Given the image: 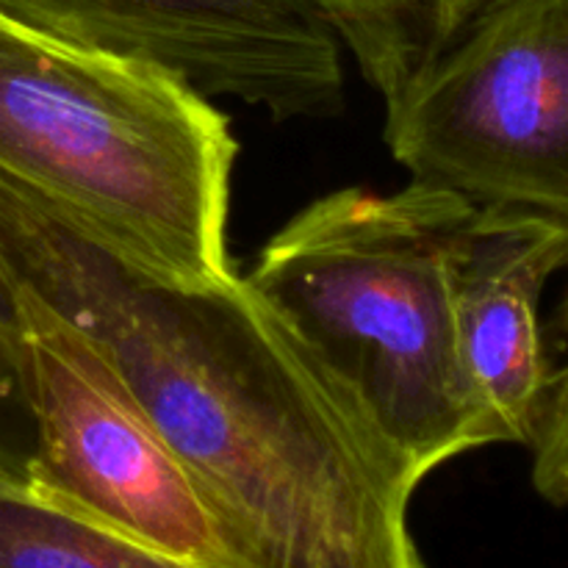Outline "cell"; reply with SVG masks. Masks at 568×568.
Instances as JSON below:
<instances>
[{
	"label": "cell",
	"instance_id": "1",
	"mask_svg": "<svg viewBox=\"0 0 568 568\" xmlns=\"http://www.w3.org/2000/svg\"><path fill=\"white\" fill-rule=\"evenodd\" d=\"M0 270L109 358L239 568H425L422 477L233 266L161 275L0 172Z\"/></svg>",
	"mask_w": 568,
	"mask_h": 568
},
{
	"label": "cell",
	"instance_id": "2",
	"mask_svg": "<svg viewBox=\"0 0 568 568\" xmlns=\"http://www.w3.org/2000/svg\"><path fill=\"white\" fill-rule=\"evenodd\" d=\"M475 205L410 181L338 189L292 216L247 277L425 480L488 430L455 322V255Z\"/></svg>",
	"mask_w": 568,
	"mask_h": 568
},
{
	"label": "cell",
	"instance_id": "3",
	"mask_svg": "<svg viewBox=\"0 0 568 568\" xmlns=\"http://www.w3.org/2000/svg\"><path fill=\"white\" fill-rule=\"evenodd\" d=\"M236 155L225 111L183 78L0 20V172L139 264L231 270Z\"/></svg>",
	"mask_w": 568,
	"mask_h": 568
},
{
	"label": "cell",
	"instance_id": "4",
	"mask_svg": "<svg viewBox=\"0 0 568 568\" xmlns=\"http://www.w3.org/2000/svg\"><path fill=\"white\" fill-rule=\"evenodd\" d=\"M381 94L416 183L568 220V0H442Z\"/></svg>",
	"mask_w": 568,
	"mask_h": 568
},
{
	"label": "cell",
	"instance_id": "5",
	"mask_svg": "<svg viewBox=\"0 0 568 568\" xmlns=\"http://www.w3.org/2000/svg\"><path fill=\"white\" fill-rule=\"evenodd\" d=\"M11 292L31 422L22 480L50 503L166 558L192 568H239L192 480L109 358L37 294L17 283Z\"/></svg>",
	"mask_w": 568,
	"mask_h": 568
},
{
	"label": "cell",
	"instance_id": "6",
	"mask_svg": "<svg viewBox=\"0 0 568 568\" xmlns=\"http://www.w3.org/2000/svg\"><path fill=\"white\" fill-rule=\"evenodd\" d=\"M0 20L148 61L277 122L344 105L338 39L303 0H0Z\"/></svg>",
	"mask_w": 568,
	"mask_h": 568
},
{
	"label": "cell",
	"instance_id": "7",
	"mask_svg": "<svg viewBox=\"0 0 568 568\" xmlns=\"http://www.w3.org/2000/svg\"><path fill=\"white\" fill-rule=\"evenodd\" d=\"M568 258V220L530 209H477L455 255V322L466 377L491 444H525L555 361L541 297Z\"/></svg>",
	"mask_w": 568,
	"mask_h": 568
},
{
	"label": "cell",
	"instance_id": "8",
	"mask_svg": "<svg viewBox=\"0 0 568 568\" xmlns=\"http://www.w3.org/2000/svg\"><path fill=\"white\" fill-rule=\"evenodd\" d=\"M0 568H192L33 491L0 464Z\"/></svg>",
	"mask_w": 568,
	"mask_h": 568
},
{
	"label": "cell",
	"instance_id": "9",
	"mask_svg": "<svg viewBox=\"0 0 568 568\" xmlns=\"http://www.w3.org/2000/svg\"><path fill=\"white\" fill-rule=\"evenodd\" d=\"M327 22L358 64L361 75L383 92L414 53L433 9L442 0H303Z\"/></svg>",
	"mask_w": 568,
	"mask_h": 568
},
{
	"label": "cell",
	"instance_id": "10",
	"mask_svg": "<svg viewBox=\"0 0 568 568\" xmlns=\"http://www.w3.org/2000/svg\"><path fill=\"white\" fill-rule=\"evenodd\" d=\"M566 416V366L555 361L525 438L532 453V486L555 508H564L568 497Z\"/></svg>",
	"mask_w": 568,
	"mask_h": 568
},
{
	"label": "cell",
	"instance_id": "11",
	"mask_svg": "<svg viewBox=\"0 0 568 568\" xmlns=\"http://www.w3.org/2000/svg\"><path fill=\"white\" fill-rule=\"evenodd\" d=\"M31 455V422L22 383L20 327L11 283L0 272V464L22 475Z\"/></svg>",
	"mask_w": 568,
	"mask_h": 568
}]
</instances>
